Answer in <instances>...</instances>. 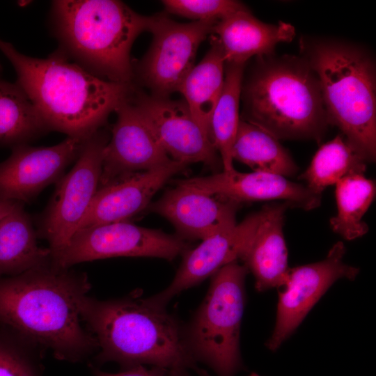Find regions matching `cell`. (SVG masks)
<instances>
[{
  "label": "cell",
  "instance_id": "6da1fadb",
  "mask_svg": "<svg viewBox=\"0 0 376 376\" xmlns=\"http://www.w3.org/2000/svg\"><path fill=\"white\" fill-rule=\"evenodd\" d=\"M87 275L49 263L0 279V327L59 359L77 361L98 350L81 325Z\"/></svg>",
  "mask_w": 376,
  "mask_h": 376
},
{
  "label": "cell",
  "instance_id": "7a4b0ae2",
  "mask_svg": "<svg viewBox=\"0 0 376 376\" xmlns=\"http://www.w3.org/2000/svg\"><path fill=\"white\" fill-rule=\"evenodd\" d=\"M0 50L49 130L68 136L88 138L102 129L134 89L90 73L58 50L46 58H33L1 39Z\"/></svg>",
  "mask_w": 376,
  "mask_h": 376
},
{
  "label": "cell",
  "instance_id": "3957f363",
  "mask_svg": "<svg viewBox=\"0 0 376 376\" xmlns=\"http://www.w3.org/2000/svg\"><path fill=\"white\" fill-rule=\"evenodd\" d=\"M81 318L97 341L100 362L116 361L125 368L151 364L170 370L191 369L210 376L197 366L178 320L136 292L106 301L86 295Z\"/></svg>",
  "mask_w": 376,
  "mask_h": 376
},
{
  "label": "cell",
  "instance_id": "277c9868",
  "mask_svg": "<svg viewBox=\"0 0 376 376\" xmlns=\"http://www.w3.org/2000/svg\"><path fill=\"white\" fill-rule=\"evenodd\" d=\"M242 84V119L279 139L320 142L329 125L318 79L302 56L256 58Z\"/></svg>",
  "mask_w": 376,
  "mask_h": 376
},
{
  "label": "cell",
  "instance_id": "5b68a950",
  "mask_svg": "<svg viewBox=\"0 0 376 376\" xmlns=\"http://www.w3.org/2000/svg\"><path fill=\"white\" fill-rule=\"evenodd\" d=\"M301 56L315 72L329 125L338 127L366 163L376 157V68L364 47L334 38H302Z\"/></svg>",
  "mask_w": 376,
  "mask_h": 376
},
{
  "label": "cell",
  "instance_id": "8992f818",
  "mask_svg": "<svg viewBox=\"0 0 376 376\" xmlns=\"http://www.w3.org/2000/svg\"><path fill=\"white\" fill-rule=\"evenodd\" d=\"M50 14L58 50L65 56L98 77L132 84L130 50L135 39L149 31L153 15L115 0L54 1Z\"/></svg>",
  "mask_w": 376,
  "mask_h": 376
},
{
  "label": "cell",
  "instance_id": "52a82bcc",
  "mask_svg": "<svg viewBox=\"0 0 376 376\" xmlns=\"http://www.w3.org/2000/svg\"><path fill=\"white\" fill-rule=\"evenodd\" d=\"M247 268L233 262L212 275L208 292L187 328V345L196 359L218 376H234L241 368L239 348Z\"/></svg>",
  "mask_w": 376,
  "mask_h": 376
},
{
  "label": "cell",
  "instance_id": "ba28073f",
  "mask_svg": "<svg viewBox=\"0 0 376 376\" xmlns=\"http://www.w3.org/2000/svg\"><path fill=\"white\" fill-rule=\"evenodd\" d=\"M109 139L102 129L91 135L73 167L56 182L39 232L49 242L52 255L67 245L91 205L99 188L103 152Z\"/></svg>",
  "mask_w": 376,
  "mask_h": 376
},
{
  "label": "cell",
  "instance_id": "9c48e42d",
  "mask_svg": "<svg viewBox=\"0 0 376 376\" xmlns=\"http://www.w3.org/2000/svg\"><path fill=\"white\" fill-rule=\"evenodd\" d=\"M187 251V244L180 236L125 221L78 230L63 249L52 255V261L70 268L83 262L119 256L171 260Z\"/></svg>",
  "mask_w": 376,
  "mask_h": 376
},
{
  "label": "cell",
  "instance_id": "30bf717a",
  "mask_svg": "<svg viewBox=\"0 0 376 376\" xmlns=\"http://www.w3.org/2000/svg\"><path fill=\"white\" fill-rule=\"evenodd\" d=\"M217 22L195 21L179 23L163 14L153 15L149 31L152 41L137 67L139 77L152 95L169 97L178 92L194 67L200 44L212 33Z\"/></svg>",
  "mask_w": 376,
  "mask_h": 376
},
{
  "label": "cell",
  "instance_id": "8fae6325",
  "mask_svg": "<svg viewBox=\"0 0 376 376\" xmlns=\"http://www.w3.org/2000/svg\"><path fill=\"white\" fill-rule=\"evenodd\" d=\"M130 98L171 159L187 166L202 162L218 168L221 164L210 136L194 118L184 100L146 95L134 89Z\"/></svg>",
  "mask_w": 376,
  "mask_h": 376
},
{
  "label": "cell",
  "instance_id": "7c38bea8",
  "mask_svg": "<svg viewBox=\"0 0 376 376\" xmlns=\"http://www.w3.org/2000/svg\"><path fill=\"white\" fill-rule=\"evenodd\" d=\"M345 247L338 242L319 262L290 268L285 288L279 292L276 322L267 347L274 351L295 330L323 294L338 279H354L357 267L343 261Z\"/></svg>",
  "mask_w": 376,
  "mask_h": 376
},
{
  "label": "cell",
  "instance_id": "4fadbf2b",
  "mask_svg": "<svg viewBox=\"0 0 376 376\" xmlns=\"http://www.w3.org/2000/svg\"><path fill=\"white\" fill-rule=\"evenodd\" d=\"M88 138L68 136L52 146L13 148L9 157L0 163V199L23 204L31 201L61 178Z\"/></svg>",
  "mask_w": 376,
  "mask_h": 376
},
{
  "label": "cell",
  "instance_id": "5bb4252c",
  "mask_svg": "<svg viewBox=\"0 0 376 376\" xmlns=\"http://www.w3.org/2000/svg\"><path fill=\"white\" fill-rule=\"evenodd\" d=\"M130 95L115 111L117 118L104 149L99 187L172 160L138 113Z\"/></svg>",
  "mask_w": 376,
  "mask_h": 376
},
{
  "label": "cell",
  "instance_id": "9a60e30c",
  "mask_svg": "<svg viewBox=\"0 0 376 376\" xmlns=\"http://www.w3.org/2000/svg\"><path fill=\"white\" fill-rule=\"evenodd\" d=\"M258 221L259 212H256L240 224L202 240L196 248L184 253L182 263L171 284L146 300L155 306L165 308L176 295L212 276L223 267L237 261L244 253Z\"/></svg>",
  "mask_w": 376,
  "mask_h": 376
},
{
  "label": "cell",
  "instance_id": "2e32d148",
  "mask_svg": "<svg viewBox=\"0 0 376 376\" xmlns=\"http://www.w3.org/2000/svg\"><path fill=\"white\" fill-rule=\"evenodd\" d=\"M240 204L179 180L149 209L168 219L180 237L203 240L237 224Z\"/></svg>",
  "mask_w": 376,
  "mask_h": 376
},
{
  "label": "cell",
  "instance_id": "e0dca14e",
  "mask_svg": "<svg viewBox=\"0 0 376 376\" xmlns=\"http://www.w3.org/2000/svg\"><path fill=\"white\" fill-rule=\"evenodd\" d=\"M182 180L239 204L248 201L281 200L290 207L311 210L321 203L322 194L313 191L306 185L272 173H242L234 169Z\"/></svg>",
  "mask_w": 376,
  "mask_h": 376
},
{
  "label": "cell",
  "instance_id": "ac0fdd59",
  "mask_svg": "<svg viewBox=\"0 0 376 376\" xmlns=\"http://www.w3.org/2000/svg\"><path fill=\"white\" fill-rule=\"evenodd\" d=\"M186 166L172 159L164 165L99 187L77 232L127 221L146 209L156 192Z\"/></svg>",
  "mask_w": 376,
  "mask_h": 376
},
{
  "label": "cell",
  "instance_id": "d6986e66",
  "mask_svg": "<svg viewBox=\"0 0 376 376\" xmlns=\"http://www.w3.org/2000/svg\"><path fill=\"white\" fill-rule=\"evenodd\" d=\"M285 202L265 205L259 221L240 260L256 279V288L264 291L285 284L289 267L283 235Z\"/></svg>",
  "mask_w": 376,
  "mask_h": 376
},
{
  "label": "cell",
  "instance_id": "ffe728a7",
  "mask_svg": "<svg viewBox=\"0 0 376 376\" xmlns=\"http://www.w3.org/2000/svg\"><path fill=\"white\" fill-rule=\"evenodd\" d=\"M212 33L220 45L226 63L246 64L253 56L274 54L279 44L293 40L295 30L282 21L263 22L246 8L217 22Z\"/></svg>",
  "mask_w": 376,
  "mask_h": 376
},
{
  "label": "cell",
  "instance_id": "44dd1931",
  "mask_svg": "<svg viewBox=\"0 0 376 376\" xmlns=\"http://www.w3.org/2000/svg\"><path fill=\"white\" fill-rule=\"evenodd\" d=\"M52 260L49 248L37 235L23 203L0 221V279L22 274Z\"/></svg>",
  "mask_w": 376,
  "mask_h": 376
},
{
  "label": "cell",
  "instance_id": "7402d4cb",
  "mask_svg": "<svg viewBox=\"0 0 376 376\" xmlns=\"http://www.w3.org/2000/svg\"><path fill=\"white\" fill-rule=\"evenodd\" d=\"M225 64L220 45L212 36L209 50L191 69L178 90L192 116L210 138V122L222 92Z\"/></svg>",
  "mask_w": 376,
  "mask_h": 376
},
{
  "label": "cell",
  "instance_id": "603a6c76",
  "mask_svg": "<svg viewBox=\"0 0 376 376\" xmlns=\"http://www.w3.org/2000/svg\"><path fill=\"white\" fill-rule=\"evenodd\" d=\"M233 160L253 171L292 176L298 166L288 151L272 134L240 118L232 149Z\"/></svg>",
  "mask_w": 376,
  "mask_h": 376
},
{
  "label": "cell",
  "instance_id": "cb8c5ba5",
  "mask_svg": "<svg viewBox=\"0 0 376 376\" xmlns=\"http://www.w3.org/2000/svg\"><path fill=\"white\" fill-rule=\"evenodd\" d=\"M49 131L38 109L17 83L0 79V146L12 148Z\"/></svg>",
  "mask_w": 376,
  "mask_h": 376
},
{
  "label": "cell",
  "instance_id": "d4e9b609",
  "mask_svg": "<svg viewBox=\"0 0 376 376\" xmlns=\"http://www.w3.org/2000/svg\"><path fill=\"white\" fill-rule=\"evenodd\" d=\"M245 64L226 63L221 94L210 122L211 141L221 162L223 171H233L232 149L239 122L240 99Z\"/></svg>",
  "mask_w": 376,
  "mask_h": 376
},
{
  "label": "cell",
  "instance_id": "484cf974",
  "mask_svg": "<svg viewBox=\"0 0 376 376\" xmlns=\"http://www.w3.org/2000/svg\"><path fill=\"white\" fill-rule=\"evenodd\" d=\"M375 185L364 174L347 176L336 184L337 214L330 219L332 230L347 240L368 231L363 217L374 200Z\"/></svg>",
  "mask_w": 376,
  "mask_h": 376
},
{
  "label": "cell",
  "instance_id": "4316f807",
  "mask_svg": "<svg viewBox=\"0 0 376 376\" xmlns=\"http://www.w3.org/2000/svg\"><path fill=\"white\" fill-rule=\"evenodd\" d=\"M366 162L347 144L342 135L323 144L299 178L313 191L322 194L328 186L355 174H364Z\"/></svg>",
  "mask_w": 376,
  "mask_h": 376
},
{
  "label": "cell",
  "instance_id": "83f0119b",
  "mask_svg": "<svg viewBox=\"0 0 376 376\" xmlns=\"http://www.w3.org/2000/svg\"><path fill=\"white\" fill-rule=\"evenodd\" d=\"M165 10L195 21L219 22L228 15L247 8L232 0H164Z\"/></svg>",
  "mask_w": 376,
  "mask_h": 376
},
{
  "label": "cell",
  "instance_id": "f1b7e54d",
  "mask_svg": "<svg viewBox=\"0 0 376 376\" xmlns=\"http://www.w3.org/2000/svg\"><path fill=\"white\" fill-rule=\"evenodd\" d=\"M28 344L0 327V376H40L28 351Z\"/></svg>",
  "mask_w": 376,
  "mask_h": 376
},
{
  "label": "cell",
  "instance_id": "f546056e",
  "mask_svg": "<svg viewBox=\"0 0 376 376\" xmlns=\"http://www.w3.org/2000/svg\"><path fill=\"white\" fill-rule=\"evenodd\" d=\"M170 370L153 366L151 369L143 365H135L126 367L123 370L116 373H109L98 369H93L95 376H168Z\"/></svg>",
  "mask_w": 376,
  "mask_h": 376
},
{
  "label": "cell",
  "instance_id": "4dcf8cb0",
  "mask_svg": "<svg viewBox=\"0 0 376 376\" xmlns=\"http://www.w3.org/2000/svg\"><path fill=\"white\" fill-rule=\"evenodd\" d=\"M19 203L18 202L0 199V221L10 213Z\"/></svg>",
  "mask_w": 376,
  "mask_h": 376
},
{
  "label": "cell",
  "instance_id": "1f68e13d",
  "mask_svg": "<svg viewBox=\"0 0 376 376\" xmlns=\"http://www.w3.org/2000/svg\"><path fill=\"white\" fill-rule=\"evenodd\" d=\"M186 373L181 370H169L168 376H187Z\"/></svg>",
  "mask_w": 376,
  "mask_h": 376
},
{
  "label": "cell",
  "instance_id": "d6a6232c",
  "mask_svg": "<svg viewBox=\"0 0 376 376\" xmlns=\"http://www.w3.org/2000/svg\"><path fill=\"white\" fill-rule=\"evenodd\" d=\"M1 65H0V71H1Z\"/></svg>",
  "mask_w": 376,
  "mask_h": 376
},
{
  "label": "cell",
  "instance_id": "836d02e7",
  "mask_svg": "<svg viewBox=\"0 0 376 376\" xmlns=\"http://www.w3.org/2000/svg\"><path fill=\"white\" fill-rule=\"evenodd\" d=\"M254 376H258V375H254Z\"/></svg>",
  "mask_w": 376,
  "mask_h": 376
}]
</instances>
